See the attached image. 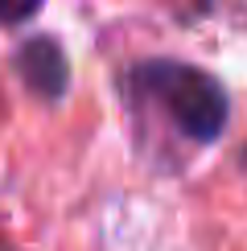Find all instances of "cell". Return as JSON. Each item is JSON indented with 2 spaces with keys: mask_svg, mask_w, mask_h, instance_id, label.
Masks as SVG:
<instances>
[{
  "mask_svg": "<svg viewBox=\"0 0 247 251\" xmlns=\"http://www.w3.org/2000/svg\"><path fill=\"white\" fill-rule=\"evenodd\" d=\"M140 99H148L165 120L190 140H214L226 124V95L219 78L185 62H140L132 75Z\"/></svg>",
  "mask_w": 247,
  "mask_h": 251,
  "instance_id": "1",
  "label": "cell"
},
{
  "mask_svg": "<svg viewBox=\"0 0 247 251\" xmlns=\"http://www.w3.org/2000/svg\"><path fill=\"white\" fill-rule=\"evenodd\" d=\"M17 70L37 95L58 99L66 91V58L49 37H29L25 46L17 50Z\"/></svg>",
  "mask_w": 247,
  "mask_h": 251,
  "instance_id": "2",
  "label": "cell"
},
{
  "mask_svg": "<svg viewBox=\"0 0 247 251\" xmlns=\"http://www.w3.org/2000/svg\"><path fill=\"white\" fill-rule=\"evenodd\" d=\"M41 13V0H0V25H25Z\"/></svg>",
  "mask_w": 247,
  "mask_h": 251,
  "instance_id": "3",
  "label": "cell"
}]
</instances>
